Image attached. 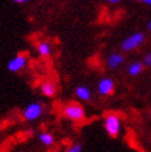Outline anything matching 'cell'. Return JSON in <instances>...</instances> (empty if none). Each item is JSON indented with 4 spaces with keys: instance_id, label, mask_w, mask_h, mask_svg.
<instances>
[{
    "instance_id": "cell-1",
    "label": "cell",
    "mask_w": 151,
    "mask_h": 152,
    "mask_svg": "<svg viewBox=\"0 0 151 152\" xmlns=\"http://www.w3.org/2000/svg\"><path fill=\"white\" fill-rule=\"evenodd\" d=\"M104 129L110 137H117L122 130V121L117 114H107L104 118Z\"/></svg>"
},
{
    "instance_id": "cell-2",
    "label": "cell",
    "mask_w": 151,
    "mask_h": 152,
    "mask_svg": "<svg viewBox=\"0 0 151 152\" xmlns=\"http://www.w3.org/2000/svg\"><path fill=\"white\" fill-rule=\"evenodd\" d=\"M62 114L65 118L70 119L72 121H82L86 115L83 106L77 103H70V104L65 105L62 109Z\"/></svg>"
},
{
    "instance_id": "cell-3",
    "label": "cell",
    "mask_w": 151,
    "mask_h": 152,
    "mask_svg": "<svg viewBox=\"0 0 151 152\" xmlns=\"http://www.w3.org/2000/svg\"><path fill=\"white\" fill-rule=\"evenodd\" d=\"M42 113H43L42 103H31L22 111V118L26 121H35L42 115Z\"/></svg>"
},
{
    "instance_id": "cell-4",
    "label": "cell",
    "mask_w": 151,
    "mask_h": 152,
    "mask_svg": "<svg viewBox=\"0 0 151 152\" xmlns=\"http://www.w3.org/2000/svg\"><path fill=\"white\" fill-rule=\"evenodd\" d=\"M144 39H145V36L141 32L134 34L129 37H126V39L122 42V50L123 51H130V50L136 48L138 46H140V45L144 42Z\"/></svg>"
},
{
    "instance_id": "cell-5",
    "label": "cell",
    "mask_w": 151,
    "mask_h": 152,
    "mask_svg": "<svg viewBox=\"0 0 151 152\" xmlns=\"http://www.w3.org/2000/svg\"><path fill=\"white\" fill-rule=\"evenodd\" d=\"M26 62H27L26 56L18 55L7 62V69L10 72H19L20 69H22V68L26 66Z\"/></svg>"
},
{
    "instance_id": "cell-6",
    "label": "cell",
    "mask_w": 151,
    "mask_h": 152,
    "mask_svg": "<svg viewBox=\"0 0 151 152\" xmlns=\"http://www.w3.org/2000/svg\"><path fill=\"white\" fill-rule=\"evenodd\" d=\"M114 92V82L110 78H103L98 83V93L100 95H110Z\"/></svg>"
},
{
    "instance_id": "cell-7",
    "label": "cell",
    "mask_w": 151,
    "mask_h": 152,
    "mask_svg": "<svg viewBox=\"0 0 151 152\" xmlns=\"http://www.w3.org/2000/svg\"><path fill=\"white\" fill-rule=\"evenodd\" d=\"M57 92V88L55 86V83L52 82H43L41 84V93L45 95V96H54Z\"/></svg>"
},
{
    "instance_id": "cell-8",
    "label": "cell",
    "mask_w": 151,
    "mask_h": 152,
    "mask_svg": "<svg viewBox=\"0 0 151 152\" xmlns=\"http://www.w3.org/2000/svg\"><path fill=\"white\" fill-rule=\"evenodd\" d=\"M76 95H77L78 99H81L83 102H88V100H90V98H92L90 90L87 87H83V86H79L76 88Z\"/></svg>"
},
{
    "instance_id": "cell-9",
    "label": "cell",
    "mask_w": 151,
    "mask_h": 152,
    "mask_svg": "<svg viewBox=\"0 0 151 152\" xmlns=\"http://www.w3.org/2000/svg\"><path fill=\"white\" fill-rule=\"evenodd\" d=\"M39 140L41 141V143L43 146H46V147H50L52 146L55 143V137H54V135L50 134V132H41L39 135Z\"/></svg>"
},
{
    "instance_id": "cell-10",
    "label": "cell",
    "mask_w": 151,
    "mask_h": 152,
    "mask_svg": "<svg viewBox=\"0 0 151 152\" xmlns=\"http://www.w3.org/2000/svg\"><path fill=\"white\" fill-rule=\"evenodd\" d=\"M124 61V57L119 53H113L108 57V66L110 68H117L119 64H122Z\"/></svg>"
},
{
    "instance_id": "cell-11",
    "label": "cell",
    "mask_w": 151,
    "mask_h": 152,
    "mask_svg": "<svg viewBox=\"0 0 151 152\" xmlns=\"http://www.w3.org/2000/svg\"><path fill=\"white\" fill-rule=\"evenodd\" d=\"M37 52H39L41 56L46 57L51 53V46L47 42H40L39 45H37Z\"/></svg>"
},
{
    "instance_id": "cell-12",
    "label": "cell",
    "mask_w": 151,
    "mask_h": 152,
    "mask_svg": "<svg viewBox=\"0 0 151 152\" xmlns=\"http://www.w3.org/2000/svg\"><path fill=\"white\" fill-rule=\"evenodd\" d=\"M141 71H142V63L140 62H134L128 68V72H129L130 75H138L141 73Z\"/></svg>"
},
{
    "instance_id": "cell-13",
    "label": "cell",
    "mask_w": 151,
    "mask_h": 152,
    "mask_svg": "<svg viewBox=\"0 0 151 152\" xmlns=\"http://www.w3.org/2000/svg\"><path fill=\"white\" fill-rule=\"evenodd\" d=\"M82 151H83L82 143H79V142H74V143H72L71 146L67 147L63 152H82Z\"/></svg>"
},
{
    "instance_id": "cell-14",
    "label": "cell",
    "mask_w": 151,
    "mask_h": 152,
    "mask_svg": "<svg viewBox=\"0 0 151 152\" xmlns=\"http://www.w3.org/2000/svg\"><path fill=\"white\" fill-rule=\"evenodd\" d=\"M144 63H145L146 66H151V52L147 53V55L145 56V58H144Z\"/></svg>"
},
{
    "instance_id": "cell-15",
    "label": "cell",
    "mask_w": 151,
    "mask_h": 152,
    "mask_svg": "<svg viewBox=\"0 0 151 152\" xmlns=\"http://www.w3.org/2000/svg\"><path fill=\"white\" fill-rule=\"evenodd\" d=\"M139 1L144 3V4H147V5H151V0H139Z\"/></svg>"
},
{
    "instance_id": "cell-16",
    "label": "cell",
    "mask_w": 151,
    "mask_h": 152,
    "mask_svg": "<svg viewBox=\"0 0 151 152\" xmlns=\"http://www.w3.org/2000/svg\"><path fill=\"white\" fill-rule=\"evenodd\" d=\"M14 3H26V1H29V0H12Z\"/></svg>"
},
{
    "instance_id": "cell-17",
    "label": "cell",
    "mask_w": 151,
    "mask_h": 152,
    "mask_svg": "<svg viewBox=\"0 0 151 152\" xmlns=\"http://www.w3.org/2000/svg\"><path fill=\"white\" fill-rule=\"evenodd\" d=\"M107 1H109V3H118L119 0H107Z\"/></svg>"
},
{
    "instance_id": "cell-18",
    "label": "cell",
    "mask_w": 151,
    "mask_h": 152,
    "mask_svg": "<svg viewBox=\"0 0 151 152\" xmlns=\"http://www.w3.org/2000/svg\"><path fill=\"white\" fill-rule=\"evenodd\" d=\"M147 27H149V28H150V30H151V21H150V22H149V25H147Z\"/></svg>"
}]
</instances>
